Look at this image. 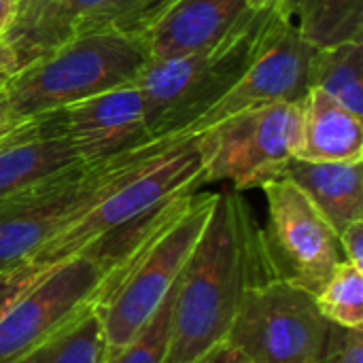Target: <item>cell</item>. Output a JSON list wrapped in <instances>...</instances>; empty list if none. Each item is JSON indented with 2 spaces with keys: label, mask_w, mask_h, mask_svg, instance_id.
Listing matches in <instances>:
<instances>
[{
  "label": "cell",
  "mask_w": 363,
  "mask_h": 363,
  "mask_svg": "<svg viewBox=\"0 0 363 363\" xmlns=\"http://www.w3.org/2000/svg\"><path fill=\"white\" fill-rule=\"evenodd\" d=\"M202 185V153L198 134H183L166 140L145 155L98 204L77 221L60 230L30 259L57 264L81 253L104 234L130 223L132 219L157 208L160 204L196 191Z\"/></svg>",
  "instance_id": "obj_5"
},
{
  "label": "cell",
  "mask_w": 363,
  "mask_h": 363,
  "mask_svg": "<svg viewBox=\"0 0 363 363\" xmlns=\"http://www.w3.org/2000/svg\"><path fill=\"white\" fill-rule=\"evenodd\" d=\"M132 257L115 262L106 255L85 249L68 259L57 262L53 270L38 281L2 319L0 363L17 359L43 338L68 323L85 306L98 304L106 285L132 262Z\"/></svg>",
  "instance_id": "obj_9"
},
{
  "label": "cell",
  "mask_w": 363,
  "mask_h": 363,
  "mask_svg": "<svg viewBox=\"0 0 363 363\" xmlns=\"http://www.w3.org/2000/svg\"><path fill=\"white\" fill-rule=\"evenodd\" d=\"M217 196L194 191L183 211L143 245L117 281L106 285L98 302L106 359L123 351L172 291L206 228Z\"/></svg>",
  "instance_id": "obj_4"
},
{
  "label": "cell",
  "mask_w": 363,
  "mask_h": 363,
  "mask_svg": "<svg viewBox=\"0 0 363 363\" xmlns=\"http://www.w3.org/2000/svg\"><path fill=\"white\" fill-rule=\"evenodd\" d=\"M147 62L149 55L140 38L117 32H83L13 74L4 89L15 113L26 119L132 85Z\"/></svg>",
  "instance_id": "obj_3"
},
{
  "label": "cell",
  "mask_w": 363,
  "mask_h": 363,
  "mask_svg": "<svg viewBox=\"0 0 363 363\" xmlns=\"http://www.w3.org/2000/svg\"><path fill=\"white\" fill-rule=\"evenodd\" d=\"M321 363H363V330L332 325Z\"/></svg>",
  "instance_id": "obj_25"
},
{
  "label": "cell",
  "mask_w": 363,
  "mask_h": 363,
  "mask_svg": "<svg viewBox=\"0 0 363 363\" xmlns=\"http://www.w3.org/2000/svg\"><path fill=\"white\" fill-rule=\"evenodd\" d=\"M196 363H242L238 359V355L223 342V345H217L213 351H208L204 357H200Z\"/></svg>",
  "instance_id": "obj_28"
},
{
  "label": "cell",
  "mask_w": 363,
  "mask_h": 363,
  "mask_svg": "<svg viewBox=\"0 0 363 363\" xmlns=\"http://www.w3.org/2000/svg\"><path fill=\"white\" fill-rule=\"evenodd\" d=\"M262 189L268 202L262 236L274 274L317 296L345 259L336 230L294 181L277 177Z\"/></svg>",
  "instance_id": "obj_10"
},
{
  "label": "cell",
  "mask_w": 363,
  "mask_h": 363,
  "mask_svg": "<svg viewBox=\"0 0 363 363\" xmlns=\"http://www.w3.org/2000/svg\"><path fill=\"white\" fill-rule=\"evenodd\" d=\"M177 0H104L79 26L83 32H117L140 38Z\"/></svg>",
  "instance_id": "obj_21"
},
{
  "label": "cell",
  "mask_w": 363,
  "mask_h": 363,
  "mask_svg": "<svg viewBox=\"0 0 363 363\" xmlns=\"http://www.w3.org/2000/svg\"><path fill=\"white\" fill-rule=\"evenodd\" d=\"M308 89H319L363 119V45L347 40L317 47L308 66Z\"/></svg>",
  "instance_id": "obj_20"
},
{
  "label": "cell",
  "mask_w": 363,
  "mask_h": 363,
  "mask_svg": "<svg viewBox=\"0 0 363 363\" xmlns=\"http://www.w3.org/2000/svg\"><path fill=\"white\" fill-rule=\"evenodd\" d=\"M23 121V117H19L9 100V94L4 89V85H0V138L6 136L13 128H17Z\"/></svg>",
  "instance_id": "obj_27"
},
{
  "label": "cell",
  "mask_w": 363,
  "mask_h": 363,
  "mask_svg": "<svg viewBox=\"0 0 363 363\" xmlns=\"http://www.w3.org/2000/svg\"><path fill=\"white\" fill-rule=\"evenodd\" d=\"M270 277L277 274L251 206L240 191H221L177 281L164 363H196L223 345L247 287Z\"/></svg>",
  "instance_id": "obj_1"
},
{
  "label": "cell",
  "mask_w": 363,
  "mask_h": 363,
  "mask_svg": "<svg viewBox=\"0 0 363 363\" xmlns=\"http://www.w3.org/2000/svg\"><path fill=\"white\" fill-rule=\"evenodd\" d=\"M60 115L64 134L83 166L106 164L155 143L136 83L62 106Z\"/></svg>",
  "instance_id": "obj_12"
},
{
  "label": "cell",
  "mask_w": 363,
  "mask_h": 363,
  "mask_svg": "<svg viewBox=\"0 0 363 363\" xmlns=\"http://www.w3.org/2000/svg\"><path fill=\"white\" fill-rule=\"evenodd\" d=\"M174 294H177V285L166 296V300L160 304V308L153 313V317L123 347V351H119L115 357L106 359V363H164L168 342H170Z\"/></svg>",
  "instance_id": "obj_23"
},
{
  "label": "cell",
  "mask_w": 363,
  "mask_h": 363,
  "mask_svg": "<svg viewBox=\"0 0 363 363\" xmlns=\"http://www.w3.org/2000/svg\"><path fill=\"white\" fill-rule=\"evenodd\" d=\"M268 11H257L219 45L174 60L147 62L136 79L153 140L191 134L196 123L225 98L253 60Z\"/></svg>",
  "instance_id": "obj_2"
},
{
  "label": "cell",
  "mask_w": 363,
  "mask_h": 363,
  "mask_svg": "<svg viewBox=\"0 0 363 363\" xmlns=\"http://www.w3.org/2000/svg\"><path fill=\"white\" fill-rule=\"evenodd\" d=\"M272 11L313 47L362 40L363 0H274Z\"/></svg>",
  "instance_id": "obj_18"
},
{
  "label": "cell",
  "mask_w": 363,
  "mask_h": 363,
  "mask_svg": "<svg viewBox=\"0 0 363 363\" xmlns=\"http://www.w3.org/2000/svg\"><path fill=\"white\" fill-rule=\"evenodd\" d=\"M170 138L98 166H74L0 200V270L30 259L60 230L85 215L145 155Z\"/></svg>",
  "instance_id": "obj_6"
},
{
  "label": "cell",
  "mask_w": 363,
  "mask_h": 363,
  "mask_svg": "<svg viewBox=\"0 0 363 363\" xmlns=\"http://www.w3.org/2000/svg\"><path fill=\"white\" fill-rule=\"evenodd\" d=\"M281 177L294 181L340 234L363 219L362 162H306L291 157Z\"/></svg>",
  "instance_id": "obj_16"
},
{
  "label": "cell",
  "mask_w": 363,
  "mask_h": 363,
  "mask_svg": "<svg viewBox=\"0 0 363 363\" xmlns=\"http://www.w3.org/2000/svg\"><path fill=\"white\" fill-rule=\"evenodd\" d=\"M317 308L332 323L363 330V270L342 259L323 289L315 296Z\"/></svg>",
  "instance_id": "obj_22"
},
{
  "label": "cell",
  "mask_w": 363,
  "mask_h": 363,
  "mask_svg": "<svg viewBox=\"0 0 363 363\" xmlns=\"http://www.w3.org/2000/svg\"><path fill=\"white\" fill-rule=\"evenodd\" d=\"M330 328L313 294L270 277L247 287L225 345L242 363H321Z\"/></svg>",
  "instance_id": "obj_7"
},
{
  "label": "cell",
  "mask_w": 363,
  "mask_h": 363,
  "mask_svg": "<svg viewBox=\"0 0 363 363\" xmlns=\"http://www.w3.org/2000/svg\"><path fill=\"white\" fill-rule=\"evenodd\" d=\"M255 13L245 0H177L140 40L151 62L174 60L219 45Z\"/></svg>",
  "instance_id": "obj_13"
},
{
  "label": "cell",
  "mask_w": 363,
  "mask_h": 363,
  "mask_svg": "<svg viewBox=\"0 0 363 363\" xmlns=\"http://www.w3.org/2000/svg\"><path fill=\"white\" fill-rule=\"evenodd\" d=\"M74 166L83 164L64 134L60 108L26 117L0 138V200Z\"/></svg>",
  "instance_id": "obj_14"
},
{
  "label": "cell",
  "mask_w": 363,
  "mask_h": 363,
  "mask_svg": "<svg viewBox=\"0 0 363 363\" xmlns=\"http://www.w3.org/2000/svg\"><path fill=\"white\" fill-rule=\"evenodd\" d=\"M338 242H340L342 257L349 264H353V266L363 270V219L349 223L338 234Z\"/></svg>",
  "instance_id": "obj_26"
},
{
  "label": "cell",
  "mask_w": 363,
  "mask_h": 363,
  "mask_svg": "<svg viewBox=\"0 0 363 363\" xmlns=\"http://www.w3.org/2000/svg\"><path fill=\"white\" fill-rule=\"evenodd\" d=\"M315 49L317 47L270 6L259 47L247 70L225 98L196 123L191 134L242 111L279 102H304L308 94V66Z\"/></svg>",
  "instance_id": "obj_11"
},
{
  "label": "cell",
  "mask_w": 363,
  "mask_h": 363,
  "mask_svg": "<svg viewBox=\"0 0 363 363\" xmlns=\"http://www.w3.org/2000/svg\"><path fill=\"white\" fill-rule=\"evenodd\" d=\"M296 157L306 162H362V117L328 94L308 89L302 102V138Z\"/></svg>",
  "instance_id": "obj_17"
},
{
  "label": "cell",
  "mask_w": 363,
  "mask_h": 363,
  "mask_svg": "<svg viewBox=\"0 0 363 363\" xmlns=\"http://www.w3.org/2000/svg\"><path fill=\"white\" fill-rule=\"evenodd\" d=\"M0 85H2V83H0Z\"/></svg>",
  "instance_id": "obj_31"
},
{
  "label": "cell",
  "mask_w": 363,
  "mask_h": 363,
  "mask_svg": "<svg viewBox=\"0 0 363 363\" xmlns=\"http://www.w3.org/2000/svg\"><path fill=\"white\" fill-rule=\"evenodd\" d=\"M302 138V102H279L232 115L202 132V183L228 181L234 191L281 177Z\"/></svg>",
  "instance_id": "obj_8"
},
{
  "label": "cell",
  "mask_w": 363,
  "mask_h": 363,
  "mask_svg": "<svg viewBox=\"0 0 363 363\" xmlns=\"http://www.w3.org/2000/svg\"><path fill=\"white\" fill-rule=\"evenodd\" d=\"M53 266L55 264H38L26 259L0 270V323L28 291L53 270Z\"/></svg>",
  "instance_id": "obj_24"
},
{
  "label": "cell",
  "mask_w": 363,
  "mask_h": 363,
  "mask_svg": "<svg viewBox=\"0 0 363 363\" xmlns=\"http://www.w3.org/2000/svg\"><path fill=\"white\" fill-rule=\"evenodd\" d=\"M104 0H19L0 38V83L77 36L83 19Z\"/></svg>",
  "instance_id": "obj_15"
},
{
  "label": "cell",
  "mask_w": 363,
  "mask_h": 363,
  "mask_svg": "<svg viewBox=\"0 0 363 363\" xmlns=\"http://www.w3.org/2000/svg\"><path fill=\"white\" fill-rule=\"evenodd\" d=\"M17 2L19 0H0V38L6 32V28L11 26L15 11H17Z\"/></svg>",
  "instance_id": "obj_29"
},
{
  "label": "cell",
  "mask_w": 363,
  "mask_h": 363,
  "mask_svg": "<svg viewBox=\"0 0 363 363\" xmlns=\"http://www.w3.org/2000/svg\"><path fill=\"white\" fill-rule=\"evenodd\" d=\"M245 2L255 11H264V9H270L274 0H245Z\"/></svg>",
  "instance_id": "obj_30"
},
{
  "label": "cell",
  "mask_w": 363,
  "mask_h": 363,
  "mask_svg": "<svg viewBox=\"0 0 363 363\" xmlns=\"http://www.w3.org/2000/svg\"><path fill=\"white\" fill-rule=\"evenodd\" d=\"M11 363H106V338L98 304L85 306Z\"/></svg>",
  "instance_id": "obj_19"
}]
</instances>
